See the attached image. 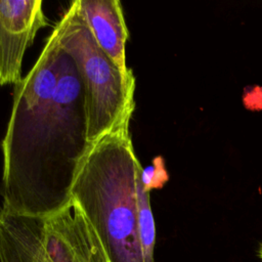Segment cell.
Masks as SVG:
<instances>
[{
    "label": "cell",
    "mask_w": 262,
    "mask_h": 262,
    "mask_svg": "<svg viewBox=\"0 0 262 262\" xmlns=\"http://www.w3.org/2000/svg\"><path fill=\"white\" fill-rule=\"evenodd\" d=\"M92 146L82 80L55 26L31 71L14 85L1 144L2 208L38 217L64 208Z\"/></svg>",
    "instance_id": "obj_1"
},
{
    "label": "cell",
    "mask_w": 262,
    "mask_h": 262,
    "mask_svg": "<svg viewBox=\"0 0 262 262\" xmlns=\"http://www.w3.org/2000/svg\"><path fill=\"white\" fill-rule=\"evenodd\" d=\"M142 169L126 125L93 144L74 182L72 199L94 228L111 262H144L136 193Z\"/></svg>",
    "instance_id": "obj_2"
},
{
    "label": "cell",
    "mask_w": 262,
    "mask_h": 262,
    "mask_svg": "<svg viewBox=\"0 0 262 262\" xmlns=\"http://www.w3.org/2000/svg\"><path fill=\"white\" fill-rule=\"evenodd\" d=\"M56 27L60 44L73 58L82 80L87 138L94 144L104 134L130 125L135 108V78L126 77L101 50L75 1Z\"/></svg>",
    "instance_id": "obj_3"
},
{
    "label": "cell",
    "mask_w": 262,
    "mask_h": 262,
    "mask_svg": "<svg viewBox=\"0 0 262 262\" xmlns=\"http://www.w3.org/2000/svg\"><path fill=\"white\" fill-rule=\"evenodd\" d=\"M40 262H111L94 228L72 201L46 217Z\"/></svg>",
    "instance_id": "obj_4"
},
{
    "label": "cell",
    "mask_w": 262,
    "mask_h": 262,
    "mask_svg": "<svg viewBox=\"0 0 262 262\" xmlns=\"http://www.w3.org/2000/svg\"><path fill=\"white\" fill-rule=\"evenodd\" d=\"M41 0H0V86L21 78L26 50L38 31L48 26Z\"/></svg>",
    "instance_id": "obj_5"
},
{
    "label": "cell",
    "mask_w": 262,
    "mask_h": 262,
    "mask_svg": "<svg viewBox=\"0 0 262 262\" xmlns=\"http://www.w3.org/2000/svg\"><path fill=\"white\" fill-rule=\"evenodd\" d=\"M78 9L101 50L126 77H134L126 63L129 31L119 0H76Z\"/></svg>",
    "instance_id": "obj_6"
},
{
    "label": "cell",
    "mask_w": 262,
    "mask_h": 262,
    "mask_svg": "<svg viewBox=\"0 0 262 262\" xmlns=\"http://www.w3.org/2000/svg\"><path fill=\"white\" fill-rule=\"evenodd\" d=\"M46 217L0 210V262H38Z\"/></svg>",
    "instance_id": "obj_7"
},
{
    "label": "cell",
    "mask_w": 262,
    "mask_h": 262,
    "mask_svg": "<svg viewBox=\"0 0 262 262\" xmlns=\"http://www.w3.org/2000/svg\"><path fill=\"white\" fill-rule=\"evenodd\" d=\"M141 173L142 171L138 175L136 181L139 239L143 255V261L155 262L154 252L156 244V226L150 207L149 191L145 188L141 180Z\"/></svg>",
    "instance_id": "obj_8"
},
{
    "label": "cell",
    "mask_w": 262,
    "mask_h": 262,
    "mask_svg": "<svg viewBox=\"0 0 262 262\" xmlns=\"http://www.w3.org/2000/svg\"><path fill=\"white\" fill-rule=\"evenodd\" d=\"M258 255H259L260 259L262 260V244H260V246H259V250H258Z\"/></svg>",
    "instance_id": "obj_9"
}]
</instances>
